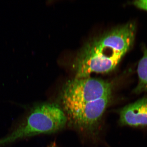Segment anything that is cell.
<instances>
[{
	"mask_svg": "<svg viewBox=\"0 0 147 147\" xmlns=\"http://www.w3.org/2000/svg\"><path fill=\"white\" fill-rule=\"evenodd\" d=\"M135 34V26L129 23L87 42L74 63L75 77H89L93 73L112 71L130 49Z\"/></svg>",
	"mask_w": 147,
	"mask_h": 147,
	"instance_id": "1",
	"label": "cell"
},
{
	"mask_svg": "<svg viewBox=\"0 0 147 147\" xmlns=\"http://www.w3.org/2000/svg\"><path fill=\"white\" fill-rule=\"evenodd\" d=\"M67 122L65 113L58 104L48 102L36 105L13 131L0 139V147L27 137L55 133L64 128Z\"/></svg>",
	"mask_w": 147,
	"mask_h": 147,
	"instance_id": "2",
	"label": "cell"
},
{
	"mask_svg": "<svg viewBox=\"0 0 147 147\" xmlns=\"http://www.w3.org/2000/svg\"><path fill=\"white\" fill-rule=\"evenodd\" d=\"M113 85L103 79L87 77L69 80L61 91L63 107L92 102L112 95Z\"/></svg>",
	"mask_w": 147,
	"mask_h": 147,
	"instance_id": "3",
	"label": "cell"
},
{
	"mask_svg": "<svg viewBox=\"0 0 147 147\" xmlns=\"http://www.w3.org/2000/svg\"><path fill=\"white\" fill-rule=\"evenodd\" d=\"M112 95L92 102L63 107L67 121L81 131L94 132L100 124L105 110L110 104Z\"/></svg>",
	"mask_w": 147,
	"mask_h": 147,
	"instance_id": "4",
	"label": "cell"
},
{
	"mask_svg": "<svg viewBox=\"0 0 147 147\" xmlns=\"http://www.w3.org/2000/svg\"><path fill=\"white\" fill-rule=\"evenodd\" d=\"M119 115L120 123L123 125L147 126V96L124 107Z\"/></svg>",
	"mask_w": 147,
	"mask_h": 147,
	"instance_id": "5",
	"label": "cell"
},
{
	"mask_svg": "<svg viewBox=\"0 0 147 147\" xmlns=\"http://www.w3.org/2000/svg\"><path fill=\"white\" fill-rule=\"evenodd\" d=\"M139 81L134 92L140 94L147 92V49L144 50V55L139 61L137 68Z\"/></svg>",
	"mask_w": 147,
	"mask_h": 147,
	"instance_id": "6",
	"label": "cell"
},
{
	"mask_svg": "<svg viewBox=\"0 0 147 147\" xmlns=\"http://www.w3.org/2000/svg\"><path fill=\"white\" fill-rule=\"evenodd\" d=\"M132 4L138 8L147 11V0L134 1Z\"/></svg>",
	"mask_w": 147,
	"mask_h": 147,
	"instance_id": "7",
	"label": "cell"
},
{
	"mask_svg": "<svg viewBox=\"0 0 147 147\" xmlns=\"http://www.w3.org/2000/svg\"><path fill=\"white\" fill-rule=\"evenodd\" d=\"M48 147H58L55 143H53L51 144Z\"/></svg>",
	"mask_w": 147,
	"mask_h": 147,
	"instance_id": "8",
	"label": "cell"
}]
</instances>
